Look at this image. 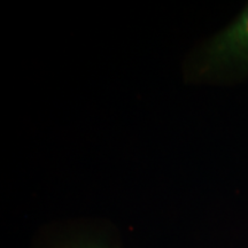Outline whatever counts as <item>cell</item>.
<instances>
[{
  "mask_svg": "<svg viewBox=\"0 0 248 248\" xmlns=\"http://www.w3.org/2000/svg\"><path fill=\"white\" fill-rule=\"evenodd\" d=\"M248 67V6L225 30L209 40L186 68L188 79L202 80Z\"/></svg>",
  "mask_w": 248,
  "mask_h": 248,
  "instance_id": "1",
  "label": "cell"
},
{
  "mask_svg": "<svg viewBox=\"0 0 248 248\" xmlns=\"http://www.w3.org/2000/svg\"><path fill=\"white\" fill-rule=\"evenodd\" d=\"M88 248H95V247H88Z\"/></svg>",
  "mask_w": 248,
  "mask_h": 248,
  "instance_id": "2",
  "label": "cell"
}]
</instances>
